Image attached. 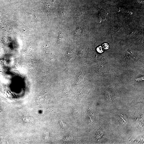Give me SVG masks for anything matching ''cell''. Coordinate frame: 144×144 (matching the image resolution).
Returning a JSON list of instances; mask_svg holds the SVG:
<instances>
[{
	"label": "cell",
	"mask_w": 144,
	"mask_h": 144,
	"mask_svg": "<svg viewBox=\"0 0 144 144\" xmlns=\"http://www.w3.org/2000/svg\"><path fill=\"white\" fill-rule=\"evenodd\" d=\"M66 40V36L63 32L59 31L57 42V45L60 46L63 44Z\"/></svg>",
	"instance_id": "1"
},
{
	"label": "cell",
	"mask_w": 144,
	"mask_h": 144,
	"mask_svg": "<svg viewBox=\"0 0 144 144\" xmlns=\"http://www.w3.org/2000/svg\"><path fill=\"white\" fill-rule=\"evenodd\" d=\"M97 52L100 53H102L104 52L103 48L101 46H100L97 47Z\"/></svg>",
	"instance_id": "2"
},
{
	"label": "cell",
	"mask_w": 144,
	"mask_h": 144,
	"mask_svg": "<svg viewBox=\"0 0 144 144\" xmlns=\"http://www.w3.org/2000/svg\"><path fill=\"white\" fill-rule=\"evenodd\" d=\"M103 48L105 49H108L109 48V46L107 43H104L103 45Z\"/></svg>",
	"instance_id": "3"
}]
</instances>
